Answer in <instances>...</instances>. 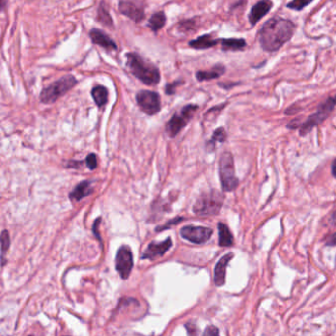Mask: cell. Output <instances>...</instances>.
I'll return each mask as SVG.
<instances>
[{"mask_svg": "<svg viewBox=\"0 0 336 336\" xmlns=\"http://www.w3.org/2000/svg\"><path fill=\"white\" fill-rule=\"evenodd\" d=\"M295 29V24L288 19L281 17L271 18L259 30V44L266 52H277L292 39Z\"/></svg>", "mask_w": 336, "mask_h": 336, "instance_id": "cell-1", "label": "cell"}, {"mask_svg": "<svg viewBox=\"0 0 336 336\" xmlns=\"http://www.w3.org/2000/svg\"><path fill=\"white\" fill-rule=\"evenodd\" d=\"M125 56L128 70L142 83L148 86H155L160 82V71L154 64L147 62L136 53H128Z\"/></svg>", "mask_w": 336, "mask_h": 336, "instance_id": "cell-2", "label": "cell"}, {"mask_svg": "<svg viewBox=\"0 0 336 336\" xmlns=\"http://www.w3.org/2000/svg\"><path fill=\"white\" fill-rule=\"evenodd\" d=\"M225 196L218 191H210L199 196L194 205V212L198 216H213L219 213Z\"/></svg>", "mask_w": 336, "mask_h": 336, "instance_id": "cell-3", "label": "cell"}, {"mask_svg": "<svg viewBox=\"0 0 336 336\" xmlns=\"http://www.w3.org/2000/svg\"><path fill=\"white\" fill-rule=\"evenodd\" d=\"M77 83L78 81L73 75H65L44 88L40 94V100L44 104H53L70 91Z\"/></svg>", "mask_w": 336, "mask_h": 336, "instance_id": "cell-4", "label": "cell"}, {"mask_svg": "<svg viewBox=\"0 0 336 336\" xmlns=\"http://www.w3.org/2000/svg\"><path fill=\"white\" fill-rule=\"evenodd\" d=\"M219 177L224 192H233L239 186L235 172L234 157L230 152H224L219 160Z\"/></svg>", "mask_w": 336, "mask_h": 336, "instance_id": "cell-5", "label": "cell"}, {"mask_svg": "<svg viewBox=\"0 0 336 336\" xmlns=\"http://www.w3.org/2000/svg\"><path fill=\"white\" fill-rule=\"evenodd\" d=\"M335 106H336V94L327 98L324 102H322L319 105L317 111L307 118V120L300 127V135L308 134L316 125L322 123L332 112Z\"/></svg>", "mask_w": 336, "mask_h": 336, "instance_id": "cell-6", "label": "cell"}, {"mask_svg": "<svg viewBox=\"0 0 336 336\" xmlns=\"http://www.w3.org/2000/svg\"><path fill=\"white\" fill-rule=\"evenodd\" d=\"M197 110L198 106L196 105H187L186 107H184L179 113L174 114L170 121L166 124V132L169 134L170 137L177 136L179 132L193 118L195 112Z\"/></svg>", "mask_w": 336, "mask_h": 336, "instance_id": "cell-7", "label": "cell"}, {"mask_svg": "<svg viewBox=\"0 0 336 336\" xmlns=\"http://www.w3.org/2000/svg\"><path fill=\"white\" fill-rule=\"evenodd\" d=\"M136 102L140 110L148 115H154L161 110L160 95L154 91H139L136 94Z\"/></svg>", "mask_w": 336, "mask_h": 336, "instance_id": "cell-8", "label": "cell"}, {"mask_svg": "<svg viewBox=\"0 0 336 336\" xmlns=\"http://www.w3.org/2000/svg\"><path fill=\"white\" fill-rule=\"evenodd\" d=\"M118 9L135 23L141 22L145 18V6L142 0H119Z\"/></svg>", "mask_w": 336, "mask_h": 336, "instance_id": "cell-9", "label": "cell"}, {"mask_svg": "<svg viewBox=\"0 0 336 336\" xmlns=\"http://www.w3.org/2000/svg\"><path fill=\"white\" fill-rule=\"evenodd\" d=\"M133 267V257L129 247L121 246L115 257V269L122 279H127Z\"/></svg>", "mask_w": 336, "mask_h": 336, "instance_id": "cell-10", "label": "cell"}, {"mask_svg": "<svg viewBox=\"0 0 336 336\" xmlns=\"http://www.w3.org/2000/svg\"><path fill=\"white\" fill-rule=\"evenodd\" d=\"M212 234V229L201 226H186L181 230L182 238L197 245L206 243L211 238Z\"/></svg>", "mask_w": 336, "mask_h": 336, "instance_id": "cell-11", "label": "cell"}, {"mask_svg": "<svg viewBox=\"0 0 336 336\" xmlns=\"http://www.w3.org/2000/svg\"><path fill=\"white\" fill-rule=\"evenodd\" d=\"M172 246H173V243H172L171 238H168L167 240H165L159 244L152 242L151 244H149L147 249L142 253L141 259L153 260L157 257H161L172 248Z\"/></svg>", "mask_w": 336, "mask_h": 336, "instance_id": "cell-12", "label": "cell"}, {"mask_svg": "<svg viewBox=\"0 0 336 336\" xmlns=\"http://www.w3.org/2000/svg\"><path fill=\"white\" fill-rule=\"evenodd\" d=\"M273 3L271 0H260L256 4H254L251 12L249 14V20L252 25H255L258 23L265 15H267L272 8Z\"/></svg>", "mask_w": 336, "mask_h": 336, "instance_id": "cell-13", "label": "cell"}, {"mask_svg": "<svg viewBox=\"0 0 336 336\" xmlns=\"http://www.w3.org/2000/svg\"><path fill=\"white\" fill-rule=\"evenodd\" d=\"M234 253L230 252L223 255L219 261L216 263L214 269V283L217 287H221L226 283V272L229 262L233 259Z\"/></svg>", "mask_w": 336, "mask_h": 336, "instance_id": "cell-14", "label": "cell"}, {"mask_svg": "<svg viewBox=\"0 0 336 336\" xmlns=\"http://www.w3.org/2000/svg\"><path fill=\"white\" fill-rule=\"evenodd\" d=\"M93 44L105 48L106 50H116L117 45L105 32L99 29H92L89 34Z\"/></svg>", "mask_w": 336, "mask_h": 336, "instance_id": "cell-15", "label": "cell"}, {"mask_svg": "<svg viewBox=\"0 0 336 336\" xmlns=\"http://www.w3.org/2000/svg\"><path fill=\"white\" fill-rule=\"evenodd\" d=\"M94 192L92 184L89 181H83L76 186V188L69 194V199L73 202H79L84 197L90 196Z\"/></svg>", "mask_w": 336, "mask_h": 336, "instance_id": "cell-16", "label": "cell"}, {"mask_svg": "<svg viewBox=\"0 0 336 336\" xmlns=\"http://www.w3.org/2000/svg\"><path fill=\"white\" fill-rule=\"evenodd\" d=\"M225 71H226L225 66L218 64V65H215L213 68H211L209 70L197 71L196 72V78L200 82L208 81V80L219 78L220 76H222L225 73Z\"/></svg>", "mask_w": 336, "mask_h": 336, "instance_id": "cell-17", "label": "cell"}, {"mask_svg": "<svg viewBox=\"0 0 336 336\" xmlns=\"http://www.w3.org/2000/svg\"><path fill=\"white\" fill-rule=\"evenodd\" d=\"M218 43H220V40L213 39L211 35H203L190 42L189 46L196 50H206V49L215 47Z\"/></svg>", "mask_w": 336, "mask_h": 336, "instance_id": "cell-18", "label": "cell"}, {"mask_svg": "<svg viewBox=\"0 0 336 336\" xmlns=\"http://www.w3.org/2000/svg\"><path fill=\"white\" fill-rule=\"evenodd\" d=\"M218 234L219 240L218 244L220 247H231L234 244V237L229 229V227L224 223L218 224Z\"/></svg>", "mask_w": 336, "mask_h": 336, "instance_id": "cell-19", "label": "cell"}, {"mask_svg": "<svg viewBox=\"0 0 336 336\" xmlns=\"http://www.w3.org/2000/svg\"><path fill=\"white\" fill-rule=\"evenodd\" d=\"M91 95L93 97V100L95 101L96 105L98 107H103L107 104L108 99H109V92L106 87L98 85L94 87L91 91Z\"/></svg>", "mask_w": 336, "mask_h": 336, "instance_id": "cell-20", "label": "cell"}, {"mask_svg": "<svg viewBox=\"0 0 336 336\" xmlns=\"http://www.w3.org/2000/svg\"><path fill=\"white\" fill-rule=\"evenodd\" d=\"M220 44L223 51H241L247 46L244 39H221Z\"/></svg>", "mask_w": 336, "mask_h": 336, "instance_id": "cell-21", "label": "cell"}, {"mask_svg": "<svg viewBox=\"0 0 336 336\" xmlns=\"http://www.w3.org/2000/svg\"><path fill=\"white\" fill-rule=\"evenodd\" d=\"M166 24V16L164 12L154 13L149 20V27L153 32H158L161 30Z\"/></svg>", "mask_w": 336, "mask_h": 336, "instance_id": "cell-22", "label": "cell"}, {"mask_svg": "<svg viewBox=\"0 0 336 336\" xmlns=\"http://www.w3.org/2000/svg\"><path fill=\"white\" fill-rule=\"evenodd\" d=\"M98 21L100 23H102L103 25L109 27V28H112L113 27V21L108 11V9L105 6L104 2H101L100 7L98 9V17H97Z\"/></svg>", "mask_w": 336, "mask_h": 336, "instance_id": "cell-23", "label": "cell"}, {"mask_svg": "<svg viewBox=\"0 0 336 336\" xmlns=\"http://www.w3.org/2000/svg\"><path fill=\"white\" fill-rule=\"evenodd\" d=\"M227 139V132L225 130L224 127H219L217 129H215V131L213 132V135L211 137V140L208 142L207 146L210 148H212L214 150V147H215V142H220V143H223L225 142Z\"/></svg>", "mask_w": 336, "mask_h": 336, "instance_id": "cell-24", "label": "cell"}, {"mask_svg": "<svg viewBox=\"0 0 336 336\" xmlns=\"http://www.w3.org/2000/svg\"><path fill=\"white\" fill-rule=\"evenodd\" d=\"M313 0H292L290 3H288L287 7L292 9V10H296V11H301L303 10L305 7H307L308 5H309Z\"/></svg>", "mask_w": 336, "mask_h": 336, "instance_id": "cell-25", "label": "cell"}, {"mask_svg": "<svg viewBox=\"0 0 336 336\" xmlns=\"http://www.w3.org/2000/svg\"><path fill=\"white\" fill-rule=\"evenodd\" d=\"M10 247V237L7 231H3L1 234V250H2V265L5 264L4 253L9 250Z\"/></svg>", "mask_w": 336, "mask_h": 336, "instance_id": "cell-26", "label": "cell"}, {"mask_svg": "<svg viewBox=\"0 0 336 336\" xmlns=\"http://www.w3.org/2000/svg\"><path fill=\"white\" fill-rule=\"evenodd\" d=\"M85 161H86L87 167L89 168L90 170H95L96 168H97V166H98V164H97V157H96V154H94V153L89 154Z\"/></svg>", "mask_w": 336, "mask_h": 336, "instance_id": "cell-27", "label": "cell"}, {"mask_svg": "<svg viewBox=\"0 0 336 336\" xmlns=\"http://www.w3.org/2000/svg\"><path fill=\"white\" fill-rule=\"evenodd\" d=\"M183 82L182 81H175L173 83H169L167 84L165 87V93L167 95H173L176 93V89L179 85H181Z\"/></svg>", "mask_w": 336, "mask_h": 336, "instance_id": "cell-28", "label": "cell"}, {"mask_svg": "<svg viewBox=\"0 0 336 336\" xmlns=\"http://www.w3.org/2000/svg\"><path fill=\"white\" fill-rule=\"evenodd\" d=\"M184 220V218L183 217H177V218H174V219H172L169 223H167V224H165V225H163L162 227H160V228H157L156 229V231L157 232H160V231H163V230H166V229H169V228H171L173 225H177V224H179L180 222H182Z\"/></svg>", "mask_w": 336, "mask_h": 336, "instance_id": "cell-29", "label": "cell"}, {"mask_svg": "<svg viewBox=\"0 0 336 336\" xmlns=\"http://www.w3.org/2000/svg\"><path fill=\"white\" fill-rule=\"evenodd\" d=\"M204 335H218L219 334V330L217 327L210 325L206 328V330L203 332Z\"/></svg>", "mask_w": 336, "mask_h": 336, "instance_id": "cell-30", "label": "cell"}, {"mask_svg": "<svg viewBox=\"0 0 336 336\" xmlns=\"http://www.w3.org/2000/svg\"><path fill=\"white\" fill-rule=\"evenodd\" d=\"M326 246L328 247H335L336 246V232L333 233L332 235H330L327 239H326Z\"/></svg>", "mask_w": 336, "mask_h": 336, "instance_id": "cell-31", "label": "cell"}, {"mask_svg": "<svg viewBox=\"0 0 336 336\" xmlns=\"http://www.w3.org/2000/svg\"><path fill=\"white\" fill-rule=\"evenodd\" d=\"M100 222H101V218L99 217V218L96 220V222L94 223V227H93L94 235H96L97 239H99V240H101V238H100V236H99V232H98V228H99V223H100Z\"/></svg>", "mask_w": 336, "mask_h": 336, "instance_id": "cell-32", "label": "cell"}, {"mask_svg": "<svg viewBox=\"0 0 336 336\" xmlns=\"http://www.w3.org/2000/svg\"><path fill=\"white\" fill-rule=\"evenodd\" d=\"M186 327H187V330L190 334H196L197 333V329H196V326H195L194 324H191V323H188L186 324Z\"/></svg>", "mask_w": 336, "mask_h": 336, "instance_id": "cell-33", "label": "cell"}, {"mask_svg": "<svg viewBox=\"0 0 336 336\" xmlns=\"http://www.w3.org/2000/svg\"><path fill=\"white\" fill-rule=\"evenodd\" d=\"M331 174L336 179V158L332 161V164H331Z\"/></svg>", "mask_w": 336, "mask_h": 336, "instance_id": "cell-34", "label": "cell"}, {"mask_svg": "<svg viewBox=\"0 0 336 336\" xmlns=\"http://www.w3.org/2000/svg\"><path fill=\"white\" fill-rule=\"evenodd\" d=\"M4 1H5V0H1V3H2V6H3V4H4Z\"/></svg>", "mask_w": 336, "mask_h": 336, "instance_id": "cell-35", "label": "cell"}]
</instances>
